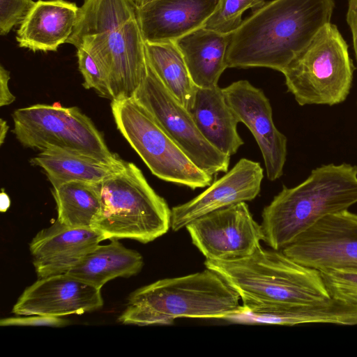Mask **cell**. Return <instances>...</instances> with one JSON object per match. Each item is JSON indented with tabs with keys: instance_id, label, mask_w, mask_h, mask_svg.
Listing matches in <instances>:
<instances>
[{
	"instance_id": "cell-35",
	"label": "cell",
	"mask_w": 357,
	"mask_h": 357,
	"mask_svg": "<svg viewBox=\"0 0 357 357\" xmlns=\"http://www.w3.org/2000/svg\"><path fill=\"white\" fill-rule=\"evenodd\" d=\"M151 1V0H134L135 3L137 7H140Z\"/></svg>"
},
{
	"instance_id": "cell-1",
	"label": "cell",
	"mask_w": 357,
	"mask_h": 357,
	"mask_svg": "<svg viewBox=\"0 0 357 357\" xmlns=\"http://www.w3.org/2000/svg\"><path fill=\"white\" fill-rule=\"evenodd\" d=\"M334 0H272L230 34L227 68L264 67L282 73L331 22Z\"/></svg>"
},
{
	"instance_id": "cell-9",
	"label": "cell",
	"mask_w": 357,
	"mask_h": 357,
	"mask_svg": "<svg viewBox=\"0 0 357 357\" xmlns=\"http://www.w3.org/2000/svg\"><path fill=\"white\" fill-rule=\"evenodd\" d=\"M13 133L26 148L62 149L109 162L121 160L108 149L90 118L77 107L36 104L13 114Z\"/></svg>"
},
{
	"instance_id": "cell-15",
	"label": "cell",
	"mask_w": 357,
	"mask_h": 357,
	"mask_svg": "<svg viewBox=\"0 0 357 357\" xmlns=\"http://www.w3.org/2000/svg\"><path fill=\"white\" fill-rule=\"evenodd\" d=\"M263 178L260 163L241 158L231 170L202 193L171 209V229L177 231L206 214L253 200L260 192Z\"/></svg>"
},
{
	"instance_id": "cell-23",
	"label": "cell",
	"mask_w": 357,
	"mask_h": 357,
	"mask_svg": "<svg viewBox=\"0 0 357 357\" xmlns=\"http://www.w3.org/2000/svg\"><path fill=\"white\" fill-rule=\"evenodd\" d=\"M143 266L139 252L112 239L95 247L66 273L101 289L111 280L137 275Z\"/></svg>"
},
{
	"instance_id": "cell-31",
	"label": "cell",
	"mask_w": 357,
	"mask_h": 357,
	"mask_svg": "<svg viewBox=\"0 0 357 357\" xmlns=\"http://www.w3.org/2000/svg\"><path fill=\"white\" fill-rule=\"evenodd\" d=\"M10 73L0 66V106H6L13 103L15 100V96L10 91L8 88V81L10 79Z\"/></svg>"
},
{
	"instance_id": "cell-27",
	"label": "cell",
	"mask_w": 357,
	"mask_h": 357,
	"mask_svg": "<svg viewBox=\"0 0 357 357\" xmlns=\"http://www.w3.org/2000/svg\"><path fill=\"white\" fill-rule=\"evenodd\" d=\"M331 297L357 304V268L320 271Z\"/></svg>"
},
{
	"instance_id": "cell-2",
	"label": "cell",
	"mask_w": 357,
	"mask_h": 357,
	"mask_svg": "<svg viewBox=\"0 0 357 357\" xmlns=\"http://www.w3.org/2000/svg\"><path fill=\"white\" fill-rule=\"evenodd\" d=\"M66 43L93 57L112 100L132 98L146 75L145 41L134 0H84Z\"/></svg>"
},
{
	"instance_id": "cell-28",
	"label": "cell",
	"mask_w": 357,
	"mask_h": 357,
	"mask_svg": "<svg viewBox=\"0 0 357 357\" xmlns=\"http://www.w3.org/2000/svg\"><path fill=\"white\" fill-rule=\"evenodd\" d=\"M78 66L84 78L83 86L93 89L101 97L112 100L106 79L93 57L84 49L77 48Z\"/></svg>"
},
{
	"instance_id": "cell-19",
	"label": "cell",
	"mask_w": 357,
	"mask_h": 357,
	"mask_svg": "<svg viewBox=\"0 0 357 357\" xmlns=\"http://www.w3.org/2000/svg\"><path fill=\"white\" fill-rule=\"evenodd\" d=\"M244 307V312L234 319L255 324L284 326L313 323L357 325V304L332 297L310 304Z\"/></svg>"
},
{
	"instance_id": "cell-10",
	"label": "cell",
	"mask_w": 357,
	"mask_h": 357,
	"mask_svg": "<svg viewBox=\"0 0 357 357\" xmlns=\"http://www.w3.org/2000/svg\"><path fill=\"white\" fill-rule=\"evenodd\" d=\"M132 98L199 168L213 176L228 171L230 156L204 138L190 112L174 98L149 65L146 75Z\"/></svg>"
},
{
	"instance_id": "cell-6",
	"label": "cell",
	"mask_w": 357,
	"mask_h": 357,
	"mask_svg": "<svg viewBox=\"0 0 357 357\" xmlns=\"http://www.w3.org/2000/svg\"><path fill=\"white\" fill-rule=\"evenodd\" d=\"M101 208L91 228L106 239L151 242L171 228V209L132 162L100 183Z\"/></svg>"
},
{
	"instance_id": "cell-3",
	"label": "cell",
	"mask_w": 357,
	"mask_h": 357,
	"mask_svg": "<svg viewBox=\"0 0 357 357\" xmlns=\"http://www.w3.org/2000/svg\"><path fill=\"white\" fill-rule=\"evenodd\" d=\"M238 294L215 271L158 280L128 296L123 324L170 325L179 318L234 319L243 314Z\"/></svg>"
},
{
	"instance_id": "cell-11",
	"label": "cell",
	"mask_w": 357,
	"mask_h": 357,
	"mask_svg": "<svg viewBox=\"0 0 357 357\" xmlns=\"http://www.w3.org/2000/svg\"><path fill=\"white\" fill-rule=\"evenodd\" d=\"M185 229L193 245L208 260L247 257L261 247L263 241L261 225L255 220L245 202L206 214Z\"/></svg>"
},
{
	"instance_id": "cell-5",
	"label": "cell",
	"mask_w": 357,
	"mask_h": 357,
	"mask_svg": "<svg viewBox=\"0 0 357 357\" xmlns=\"http://www.w3.org/2000/svg\"><path fill=\"white\" fill-rule=\"evenodd\" d=\"M204 266L238 294L243 307L310 304L331 298L319 271L294 261L282 250L261 247L247 257L206 259Z\"/></svg>"
},
{
	"instance_id": "cell-12",
	"label": "cell",
	"mask_w": 357,
	"mask_h": 357,
	"mask_svg": "<svg viewBox=\"0 0 357 357\" xmlns=\"http://www.w3.org/2000/svg\"><path fill=\"white\" fill-rule=\"evenodd\" d=\"M281 250L319 271L357 268V214L346 210L326 215Z\"/></svg>"
},
{
	"instance_id": "cell-7",
	"label": "cell",
	"mask_w": 357,
	"mask_h": 357,
	"mask_svg": "<svg viewBox=\"0 0 357 357\" xmlns=\"http://www.w3.org/2000/svg\"><path fill=\"white\" fill-rule=\"evenodd\" d=\"M354 66L337 26L325 24L283 71L285 84L300 105L344 102Z\"/></svg>"
},
{
	"instance_id": "cell-18",
	"label": "cell",
	"mask_w": 357,
	"mask_h": 357,
	"mask_svg": "<svg viewBox=\"0 0 357 357\" xmlns=\"http://www.w3.org/2000/svg\"><path fill=\"white\" fill-rule=\"evenodd\" d=\"M79 10L75 3L65 0H38L20 24L19 46L33 52L56 51L71 36Z\"/></svg>"
},
{
	"instance_id": "cell-34",
	"label": "cell",
	"mask_w": 357,
	"mask_h": 357,
	"mask_svg": "<svg viewBox=\"0 0 357 357\" xmlns=\"http://www.w3.org/2000/svg\"><path fill=\"white\" fill-rule=\"evenodd\" d=\"M9 126L7 124V122L4 121L3 119H0V144L1 145L5 140L6 137V134L8 131Z\"/></svg>"
},
{
	"instance_id": "cell-33",
	"label": "cell",
	"mask_w": 357,
	"mask_h": 357,
	"mask_svg": "<svg viewBox=\"0 0 357 357\" xmlns=\"http://www.w3.org/2000/svg\"><path fill=\"white\" fill-rule=\"evenodd\" d=\"M10 205V200L8 195L3 191L0 194V211L6 212Z\"/></svg>"
},
{
	"instance_id": "cell-17",
	"label": "cell",
	"mask_w": 357,
	"mask_h": 357,
	"mask_svg": "<svg viewBox=\"0 0 357 357\" xmlns=\"http://www.w3.org/2000/svg\"><path fill=\"white\" fill-rule=\"evenodd\" d=\"M218 0H151L137 7L145 42H174L202 27Z\"/></svg>"
},
{
	"instance_id": "cell-22",
	"label": "cell",
	"mask_w": 357,
	"mask_h": 357,
	"mask_svg": "<svg viewBox=\"0 0 357 357\" xmlns=\"http://www.w3.org/2000/svg\"><path fill=\"white\" fill-rule=\"evenodd\" d=\"M30 162L44 170L53 187L70 181L100 183L122 171L127 163L57 149L40 151Z\"/></svg>"
},
{
	"instance_id": "cell-25",
	"label": "cell",
	"mask_w": 357,
	"mask_h": 357,
	"mask_svg": "<svg viewBox=\"0 0 357 357\" xmlns=\"http://www.w3.org/2000/svg\"><path fill=\"white\" fill-rule=\"evenodd\" d=\"M100 183L70 181L53 187L57 220L68 227H92L101 208Z\"/></svg>"
},
{
	"instance_id": "cell-32",
	"label": "cell",
	"mask_w": 357,
	"mask_h": 357,
	"mask_svg": "<svg viewBox=\"0 0 357 357\" xmlns=\"http://www.w3.org/2000/svg\"><path fill=\"white\" fill-rule=\"evenodd\" d=\"M346 20L351 32L353 47L357 61V0H349Z\"/></svg>"
},
{
	"instance_id": "cell-20",
	"label": "cell",
	"mask_w": 357,
	"mask_h": 357,
	"mask_svg": "<svg viewBox=\"0 0 357 357\" xmlns=\"http://www.w3.org/2000/svg\"><path fill=\"white\" fill-rule=\"evenodd\" d=\"M188 111L204 138L222 153L231 157L244 144L237 131L239 122L218 85L197 87Z\"/></svg>"
},
{
	"instance_id": "cell-26",
	"label": "cell",
	"mask_w": 357,
	"mask_h": 357,
	"mask_svg": "<svg viewBox=\"0 0 357 357\" xmlns=\"http://www.w3.org/2000/svg\"><path fill=\"white\" fill-rule=\"evenodd\" d=\"M265 3V0H218L215 9L203 27L231 34L242 24V16L246 10L250 8L255 11Z\"/></svg>"
},
{
	"instance_id": "cell-29",
	"label": "cell",
	"mask_w": 357,
	"mask_h": 357,
	"mask_svg": "<svg viewBox=\"0 0 357 357\" xmlns=\"http://www.w3.org/2000/svg\"><path fill=\"white\" fill-rule=\"evenodd\" d=\"M34 4L33 0H0V34L5 36L20 24Z\"/></svg>"
},
{
	"instance_id": "cell-24",
	"label": "cell",
	"mask_w": 357,
	"mask_h": 357,
	"mask_svg": "<svg viewBox=\"0 0 357 357\" xmlns=\"http://www.w3.org/2000/svg\"><path fill=\"white\" fill-rule=\"evenodd\" d=\"M145 49L148 65L174 98L189 110L197 86L175 43L145 42Z\"/></svg>"
},
{
	"instance_id": "cell-21",
	"label": "cell",
	"mask_w": 357,
	"mask_h": 357,
	"mask_svg": "<svg viewBox=\"0 0 357 357\" xmlns=\"http://www.w3.org/2000/svg\"><path fill=\"white\" fill-rule=\"evenodd\" d=\"M230 34L200 27L174 41L181 51L194 84L213 88L227 68Z\"/></svg>"
},
{
	"instance_id": "cell-13",
	"label": "cell",
	"mask_w": 357,
	"mask_h": 357,
	"mask_svg": "<svg viewBox=\"0 0 357 357\" xmlns=\"http://www.w3.org/2000/svg\"><path fill=\"white\" fill-rule=\"evenodd\" d=\"M226 102L238 122L255 137L263 156L267 178L274 181L283 174L287 139L275 127L272 107L262 89L248 80H238L222 88Z\"/></svg>"
},
{
	"instance_id": "cell-14",
	"label": "cell",
	"mask_w": 357,
	"mask_h": 357,
	"mask_svg": "<svg viewBox=\"0 0 357 357\" xmlns=\"http://www.w3.org/2000/svg\"><path fill=\"white\" fill-rule=\"evenodd\" d=\"M102 306L101 289L63 273L38 278L24 290L12 312L19 316L62 317L90 312Z\"/></svg>"
},
{
	"instance_id": "cell-30",
	"label": "cell",
	"mask_w": 357,
	"mask_h": 357,
	"mask_svg": "<svg viewBox=\"0 0 357 357\" xmlns=\"http://www.w3.org/2000/svg\"><path fill=\"white\" fill-rule=\"evenodd\" d=\"M69 321L59 317L44 315H28L2 318L1 326H51L63 327Z\"/></svg>"
},
{
	"instance_id": "cell-8",
	"label": "cell",
	"mask_w": 357,
	"mask_h": 357,
	"mask_svg": "<svg viewBox=\"0 0 357 357\" xmlns=\"http://www.w3.org/2000/svg\"><path fill=\"white\" fill-rule=\"evenodd\" d=\"M116 127L158 178L190 189L208 187L213 176L199 168L133 98L113 100Z\"/></svg>"
},
{
	"instance_id": "cell-16",
	"label": "cell",
	"mask_w": 357,
	"mask_h": 357,
	"mask_svg": "<svg viewBox=\"0 0 357 357\" xmlns=\"http://www.w3.org/2000/svg\"><path fill=\"white\" fill-rule=\"evenodd\" d=\"M104 240L91 227H68L56 219L38 231L29 243L38 278L68 273Z\"/></svg>"
},
{
	"instance_id": "cell-4",
	"label": "cell",
	"mask_w": 357,
	"mask_h": 357,
	"mask_svg": "<svg viewBox=\"0 0 357 357\" xmlns=\"http://www.w3.org/2000/svg\"><path fill=\"white\" fill-rule=\"evenodd\" d=\"M357 203V166L324 165L299 185L282 190L264 207L263 241L281 250L322 218Z\"/></svg>"
}]
</instances>
